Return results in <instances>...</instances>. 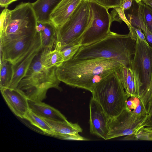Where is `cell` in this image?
Masks as SVG:
<instances>
[{
  "instance_id": "cell-1",
  "label": "cell",
  "mask_w": 152,
  "mask_h": 152,
  "mask_svg": "<svg viewBox=\"0 0 152 152\" xmlns=\"http://www.w3.org/2000/svg\"><path fill=\"white\" fill-rule=\"evenodd\" d=\"M122 66L118 62L109 59H71L56 67V73L61 82L92 93L100 81L118 71Z\"/></svg>"
},
{
  "instance_id": "cell-2",
  "label": "cell",
  "mask_w": 152,
  "mask_h": 152,
  "mask_svg": "<svg viewBox=\"0 0 152 152\" xmlns=\"http://www.w3.org/2000/svg\"><path fill=\"white\" fill-rule=\"evenodd\" d=\"M129 28V32L127 34L111 32L98 42L80 46L71 59H109L118 62L122 66L130 67L135 52L137 35L132 25Z\"/></svg>"
},
{
  "instance_id": "cell-3",
  "label": "cell",
  "mask_w": 152,
  "mask_h": 152,
  "mask_svg": "<svg viewBox=\"0 0 152 152\" xmlns=\"http://www.w3.org/2000/svg\"><path fill=\"white\" fill-rule=\"evenodd\" d=\"M40 51L34 58L17 87L24 93L28 100L37 102H42L46 98L50 88L62 91L60 86L61 81L56 74V67H45L41 61Z\"/></svg>"
},
{
  "instance_id": "cell-4",
  "label": "cell",
  "mask_w": 152,
  "mask_h": 152,
  "mask_svg": "<svg viewBox=\"0 0 152 152\" xmlns=\"http://www.w3.org/2000/svg\"><path fill=\"white\" fill-rule=\"evenodd\" d=\"M0 40L21 37L36 31L37 18L32 4L22 3L13 10L7 8L1 13Z\"/></svg>"
},
{
  "instance_id": "cell-5",
  "label": "cell",
  "mask_w": 152,
  "mask_h": 152,
  "mask_svg": "<svg viewBox=\"0 0 152 152\" xmlns=\"http://www.w3.org/2000/svg\"><path fill=\"white\" fill-rule=\"evenodd\" d=\"M117 71L100 81L91 93L92 97L101 106L110 119L116 117L127 108L126 102L129 97Z\"/></svg>"
},
{
  "instance_id": "cell-6",
  "label": "cell",
  "mask_w": 152,
  "mask_h": 152,
  "mask_svg": "<svg viewBox=\"0 0 152 152\" xmlns=\"http://www.w3.org/2000/svg\"><path fill=\"white\" fill-rule=\"evenodd\" d=\"M93 18L88 0H82L69 19L57 28V37L54 48L61 50L78 44Z\"/></svg>"
},
{
  "instance_id": "cell-7",
  "label": "cell",
  "mask_w": 152,
  "mask_h": 152,
  "mask_svg": "<svg viewBox=\"0 0 152 152\" xmlns=\"http://www.w3.org/2000/svg\"><path fill=\"white\" fill-rule=\"evenodd\" d=\"M92 8L93 18L89 27L80 39L81 46L89 45L107 37L111 33L113 20L108 9L95 0H88Z\"/></svg>"
},
{
  "instance_id": "cell-8",
  "label": "cell",
  "mask_w": 152,
  "mask_h": 152,
  "mask_svg": "<svg viewBox=\"0 0 152 152\" xmlns=\"http://www.w3.org/2000/svg\"><path fill=\"white\" fill-rule=\"evenodd\" d=\"M148 117L147 114L137 115L126 108L116 117L109 119L107 140L136 134L144 127Z\"/></svg>"
},
{
  "instance_id": "cell-9",
  "label": "cell",
  "mask_w": 152,
  "mask_h": 152,
  "mask_svg": "<svg viewBox=\"0 0 152 152\" xmlns=\"http://www.w3.org/2000/svg\"><path fill=\"white\" fill-rule=\"evenodd\" d=\"M130 67L140 91L149 83L152 75V47L137 37L135 52Z\"/></svg>"
},
{
  "instance_id": "cell-10",
  "label": "cell",
  "mask_w": 152,
  "mask_h": 152,
  "mask_svg": "<svg viewBox=\"0 0 152 152\" xmlns=\"http://www.w3.org/2000/svg\"><path fill=\"white\" fill-rule=\"evenodd\" d=\"M40 37L39 33L36 31L15 39L0 40V61H7L15 65L31 51Z\"/></svg>"
},
{
  "instance_id": "cell-11",
  "label": "cell",
  "mask_w": 152,
  "mask_h": 152,
  "mask_svg": "<svg viewBox=\"0 0 152 152\" xmlns=\"http://www.w3.org/2000/svg\"><path fill=\"white\" fill-rule=\"evenodd\" d=\"M90 132L107 140L109 118L99 104L92 97L89 102Z\"/></svg>"
},
{
  "instance_id": "cell-12",
  "label": "cell",
  "mask_w": 152,
  "mask_h": 152,
  "mask_svg": "<svg viewBox=\"0 0 152 152\" xmlns=\"http://www.w3.org/2000/svg\"><path fill=\"white\" fill-rule=\"evenodd\" d=\"M1 94L8 106L17 116L24 118L29 110L28 99L24 93L17 88L0 89Z\"/></svg>"
},
{
  "instance_id": "cell-13",
  "label": "cell",
  "mask_w": 152,
  "mask_h": 152,
  "mask_svg": "<svg viewBox=\"0 0 152 152\" xmlns=\"http://www.w3.org/2000/svg\"><path fill=\"white\" fill-rule=\"evenodd\" d=\"M40 38L31 51L20 61L12 65V76L8 88H17L18 84L24 77L35 57L43 48Z\"/></svg>"
},
{
  "instance_id": "cell-14",
  "label": "cell",
  "mask_w": 152,
  "mask_h": 152,
  "mask_svg": "<svg viewBox=\"0 0 152 152\" xmlns=\"http://www.w3.org/2000/svg\"><path fill=\"white\" fill-rule=\"evenodd\" d=\"M82 0H61L50 15L51 21L57 28L69 18Z\"/></svg>"
},
{
  "instance_id": "cell-15",
  "label": "cell",
  "mask_w": 152,
  "mask_h": 152,
  "mask_svg": "<svg viewBox=\"0 0 152 152\" xmlns=\"http://www.w3.org/2000/svg\"><path fill=\"white\" fill-rule=\"evenodd\" d=\"M28 103L29 110L42 118L59 121H67L66 118L59 110L42 102L28 100Z\"/></svg>"
},
{
  "instance_id": "cell-16",
  "label": "cell",
  "mask_w": 152,
  "mask_h": 152,
  "mask_svg": "<svg viewBox=\"0 0 152 152\" xmlns=\"http://www.w3.org/2000/svg\"><path fill=\"white\" fill-rule=\"evenodd\" d=\"M125 91L129 97L140 96V89L131 68L122 66L117 71Z\"/></svg>"
},
{
  "instance_id": "cell-17",
  "label": "cell",
  "mask_w": 152,
  "mask_h": 152,
  "mask_svg": "<svg viewBox=\"0 0 152 152\" xmlns=\"http://www.w3.org/2000/svg\"><path fill=\"white\" fill-rule=\"evenodd\" d=\"M61 0H37L32 3L38 22L51 21L50 15Z\"/></svg>"
},
{
  "instance_id": "cell-18",
  "label": "cell",
  "mask_w": 152,
  "mask_h": 152,
  "mask_svg": "<svg viewBox=\"0 0 152 152\" xmlns=\"http://www.w3.org/2000/svg\"><path fill=\"white\" fill-rule=\"evenodd\" d=\"M42 118L52 129L54 136L58 137L63 134H75L83 132L82 129L77 123H73L67 120L59 121Z\"/></svg>"
},
{
  "instance_id": "cell-19",
  "label": "cell",
  "mask_w": 152,
  "mask_h": 152,
  "mask_svg": "<svg viewBox=\"0 0 152 152\" xmlns=\"http://www.w3.org/2000/svg\"><path fill=\"white\" fill-rule=\"evenodd\" d=\"M141 101L148 118L144 126L152 129V75L148 84L140 93Z\"/></svg>"
},
{
  "instance_id": "cell-20",
  "label": "cell",
  "mask_w": 152,
  "mask_h": 152,
  "mask_svg": "<svg viewBox=\"0 0 152 152\" xmlns=\"http://www.w3.org/2000/svg\"><path fill=\"white\" fill-rule=\"evenodd\" d=\"M40 55L41 61L47 68L57 67L64 62L61 50L55 48H43Z\"/></svg>"
},
{
  "instance_id": "cell-21",
  "label": "cell",
  "mask_w": 152,
  "mask_h": 152,
  "mask_svg": "<svg viewBox=\"0 0 152 152\" xmlns=\"http://www.w3.org/2000/svg\"><path fill=\"white\" fill-rule=\"evenodd\" d=\"M43 48H54L57 37V28L51 21L43 23L38 31Z\"/></svg>"
},
{
  "instance_id": "cell-22",
  "label": "cell",
  "mask_w": 152,
  "mask_h": 152,
  "mask_svg": "<svg viewBox=\"0 0 152 152\" xmlns=\"http://www.w3.org/2000/svg\"><path fill=\"white\" fill-rule=\"evenodd\" d=\"M138 6V8L135 14L128 15V20L133 26L138 28L143 31L147 41L152 47V34L144 22L140 7Z\"/></svg>"
},
{
  "instance_id": "cell-23",
  "label": "cell",
  "mask_w": 152,
  "mask_h": 152,
  "mask_svg": "<svg viewBox=\"0 0 152 152\" xmlns=\"http://www.w3.org/2000/svg\"><path fill=\"white\" fill-rule=\"evenodd\" d=\"M24 119L41 130L44 133L54 136V133L49 124L42 118L36 115L30 110L26 113Z\"/></svg>"
},
{
  "instance_id": "cell-24",
  "label": "cell",
  "mask_w": 152,
  "mask_h": 152,
  "mask_svg": "<svg viewBox=\"0 0 152 152\" xmlns=\"http://www.w3.org/2000/svg\"><path fill=\"white\" fill-rule=\"evenodd\" d=\"M12 66L8 61H0V89L9 87L12 76Z\"/></svg>"
},
{
  "instance_id": "cell-25",
  "label": "cell",
  "mask_w": 152,
  "mask_h": 152,
  "mask_svg": "<svg viewBox=\"0 0 152 152\" xmlns=\"http://www.w3.org/2000/svg\"><path fill=\"white\" fill-rule=\"evenodd\" d=\"M121 140L152 141V129L143 127L136 134L126 136Z\"/></svg>"
},
{
  "instance_id": "cell-26",
  "label": "cell",
  "mask_w": 152,
  "mask_h": 152,
  "mask_svg": "<svg viewBox=\"0 0 152 152\" xmlns=\"http://www.w3.org/2000/svg\"><path fill=\"white\" fill-rule=\"evenodd\" d=\"M140 7L144 22L152 34V9L142 1L138 3Z\"/></svg>"
},
{
  "instance_id": "cell-27",
  "label": "cell",
  "mask_w": 152,
  "mask_h": 152,
  "mask_svg": "<svg viewBox=\"0 0 152 152\" xmlns=\"http://www.w3.org/2000/svg\"><path fill=\"white\" fill-rule=\"evenodd\" d=\"M126 105L129 109L136 114H147L141 101L137 97H130L127 100Z\"/></svg>"
},
{
  "instance_id": "cell-28",
  "label": "cell",
  "mask_w": 152,
  "mask_h": 152,
  "mask_svg": "<svg viewBox=\"0 0 152 152\" xmlns=\"http://www.w3.org/2000/svg\"><path fill=\"white\" fill-rule=\"evenodd\" d=\"M79 44L67 47L61 50L64 62L72 59L80 47Z\"/></svg>"
},
{
  "instance_id": "cell-29",
  "label": "cell",
  "mask_w": 152,
  "mask_h": 152,
  "mask_svg": "<svg viewBox=\"0 0 152 152\" xmlns=\"http://www.w3.org/2000/svg\"><path fill=\"white\" fill-rule=\"evenodd\" d=\"M99 4L108 9L121 6L122 0H95Z\"/></svg>"
},
{
  "instance_id": "cell-30",
  "label": "cell",
  "mask_w": 152,
  "mask_h": 152,
  "mask_svg": "<svg viewBox=\"0 0 152 152\" xmlns=\"http://www.w3.org/2000/svg\"><path fill=\"white\" fill-rule=\"evenodd\" d=\"M133 27L138 37L141 41H143L146 43L148 44L146 40L144 33L142 32L141 29L136 27L133 26Z\"/></svg>"
},
{
  "instance_id": "cell-31",
  "label": "cell",
  "mask_w": 152,
  "mask_h": 152,
  "mask_svg": "<svg viewBox=\"0 0 152 152\" xmlns=\"http://www.w3.org/2000/svg\"><path fill=\"white\" fill-rule=\"evenodd\" d=\"M133 0H124L121 7L124 11L129 10L131 7Z\"/></svg>"
},
{
  "instance_id": "cell-32",
  "label": "cell",
  "mask_w": 152,
  "mask_h": 152,
  "mask_svg": "<svg viewBox=\"0 0 152 152\" xmlns=\"http://www.w3.org/2000/svg\"><path fill=\"white\" fill-rule=\"evenodd\" d=\"M14 0H0V5L1 7L7 8L8 5L14 1Z\"/></svg>"
},
{
  "instance_id": "cell-33",
  "label": "cell",
  "mask_w": 152,
  "mask_h": 152,
  "mask_svg": "<svg viewBox=\"0 0 152 152\" xmlns=\"http://www.w3.org/2000/svg\"><path fill=\"white\" fill-rule=\"evenodd\" d=\"M142 1L152 9V0H142Z\"/></svg>"
},
{
  "instance_id": "cell-34",
  "label": "cell",
  "mask_w": 152,
  "mask_h": 152,
  "mask_svg": "<svg viewBox=\"0 0 152 152\" xmlns=\"http://www.w3.org/2000/svg\"><path fill=\"white\" fill-rule=\"evenodd\" d=\"M134 0L136 1V3H138L140 2L142 0Z\"/></svg>"
},
{
  "instance_id": "cell-35",
  "label": "cell",
  "mask_w": 152,
  "mask_h": 152,
  "mask_svg": "<svg viewBox=\"0 0 152 152\" xmlns=\"http://www.w3.org/2000/svg\"><path fill=\"white\" fill-rule=\"evenodd\" d=\"M18 0H14V1H18Z\"/></svg>"
},
{
  "instance_id": "cell-36",
  "label": "cell",
  "mask_w": 152,
  "mask_h": 152,
  "mask_svg": "<svg viewBox=\"0 0 152 152\" xmlns=\"http://www.w3.org/2000/svg\"><path fill=\"white\" fill-rule=\"evenodd\" d=\"M123 0H122V1H123Z\"/></svg>"
}]
</instances>
